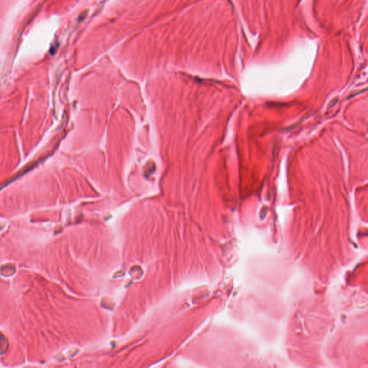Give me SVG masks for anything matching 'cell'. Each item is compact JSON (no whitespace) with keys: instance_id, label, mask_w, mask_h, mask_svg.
<instances>
[{"instance_id":"cell-1","label":"cell","mask_w":368,"mask_h":368,"mask_svg":"<svg viewBox=\"0 0 368 368\" xmlns=\"http://www.w3.org/2000/svg\"><path fill=\"white\" fill-rule=\"evenodd\" d=\"M58 49V44L57 43H55V44H53L51 45V47H50V54H54L56 51V50Z\"/></svg>"},{"instance_id":"cell-2","label":"cell","mask_w":368,"mask_h":368,"mask_svg":"<svg viewBox=\"0 0 368 368\" xmlns=\"http://www.w3.org/2000/svg\"><path fill=\"white\" fill-rule=\"evenodd\" d=\"M86 15H87V12H86V11H84V12H83V13H81V14H80V15L79 16V21L80 22V21H82V20H84V19L86 18Z\"/></svg>"},{"instance_id":"cell-3","label":"cell","mask_w":368,"mask_h":368,"mask_svg":"<svg viewBox=\"0 0 368 368\" xmlns=\"http://www.w3.org/2000/svg\"><path fill=\"white\" fill-rule=\"evenodd\" d=\"M337 100H338V98H336L335 99H333V100L331 101V103L329 105V107L328 108L330 109V108L332 107V106H334V105H335L336 103L337 102Z\"/></svg>"}]
</instances>
